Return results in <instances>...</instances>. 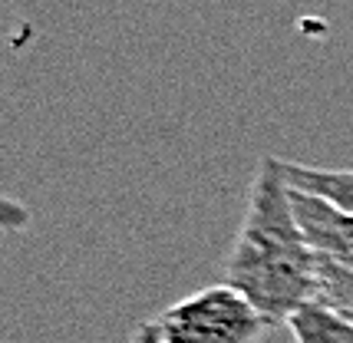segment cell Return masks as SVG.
<instances>
[{"mask_svg":"<svg viewBox=\"0 0 353 343\" xmlns=\"http://www.w3.org/2000/svg\"><path fill=\"white\" fill-rule=\"evenodd\" d=\"M321 304L353 317V271L321 258Z\"/></svg>","mask_w":353,"mask_h":343,"instance_id":"obj_6","label":"cell"},{"mask_svg":"<svg viewBox=\"0 0 353 343\" xmlns=\"http://www.w3.org/2000/svg\"><path fill=\"white\" fill-rule=\"evenodd\" d=\"M152 327L165 343H258L274 324L241 291L212 284L155 313Z\"/></svg>","mask_w":353,"mask_h":343,"instance_id":"obj_2","label":"cell"},{"mask_svg":"<svg viewBox=\"0 0 353 343\" xmlns=\"http://www.w3.org/2000/svg\"><path fill=\"white\" fill-rule=\"evenodd\" d=\"M129 343H165L159 333H155V327H152V320H142L132 333H129Z\"/></svg>","mask_w":353,"mask_h":343,"instance_id":"obj_8","label":"cell"},{"mask_svg":"<svg viewBox=\"0 0 353 343\" xmlns=\"http://www.w3.org/2000/svg\"><path fill=\"white\" fill-rule=\"evenodd\" d=\"M291 205L317 258L353 271V211L301 188H291Z\"/></svg>","mask_w":353,"mask_h":343,"instance_id":"obj_3","label":"cell"},{"mask_svg":"<svg viewBox=\"0 0 353 343\" xmlns=\"http://www.w3.org/2000/svg\"><path fill=\"white\" fill-rule=\"evenodd\" d=\"M294 343H353V317L334 311L321 300L294 313L288 320Z\"/></svg>","mask_w":353,"mask_h":343,"instance_id":"obj_4","label":"cell"},{"mask_svg":"<svg viewBox=\"0 0 353 343\" xmlns=\"http://www.w3.org/2000/svg\"><path fill=\"white\" fill-rule=\"evenodd\" d=\"M288 185L321 195L327 202L340 205L343 211H353V169H317V165H301V162H284Z\"/></svg>","mask_w":353,"mask_h":343,"instance_id":"obj_5","label":"cell"},{"mask_svg":"<svg viewBox=\"0 0 353 343\" xmlns=\"http://www.w3.org/2000/svg\"><path fill=\"white\" fill-rule=\"evenodd\" d=\"M221 274V284L241 291L274 327L321 300V258L291 205L284 158L264 156L258 162L245 218Z\"/></svg>","mask_w":353,"mask_h":343,"instance_id":"obj_1","label":"cell"},{"mask_svg":"<svg viewBox=\"0 0 353 343\" xmlns=\"http://www.w3.org/2000/svg\"><path fill=\"white\" fill-rule=\"evenodd\" d=\"M0 221H3V231H23L27 225H30V215H27V208L23 205H17L14 198H3V211H0Z\"/></svg>","mask_w":353,"mask_h":343,"instance_id":"obj_7","label":"cell"}]
</instances>
